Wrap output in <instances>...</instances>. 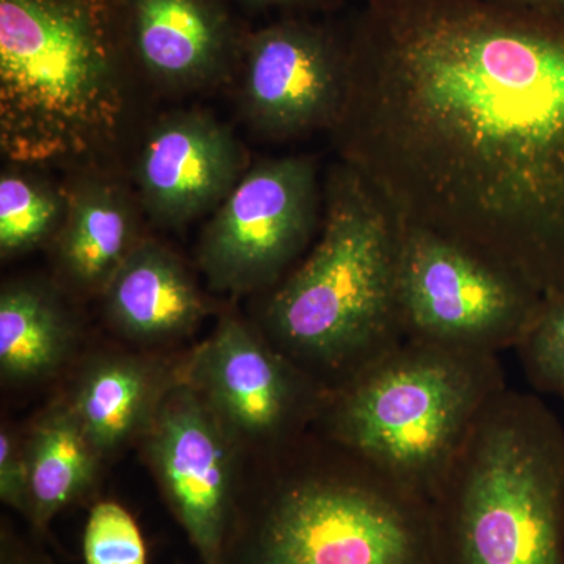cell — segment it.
<instances>
[{
    "label": "cell",
    "instance_id": "1",
    "mask_svg": "<svg viewBox=\"0 0 564 564\" xmlns=\"http://www.w3.org/2000/svg\"><path fill=\"white\" fill-rule=\"evenodd\" d=\"M332 131L397 220L564 296V17L364 0Z\"/></svg>",
    "mask_w": 564,
    "mask_h": 564
},
{
    "label": "cell",
    "instance_id": "2",
    "mask_svg": "<svg viewBox=\"0 0 564 564\" xmlns=\"http://www.w3.org/2000/svg\"><path fill=\"white\" fill-rule=\"evenodd\" d=\"M126 0H0V148L17 165L93 162L132 109Z\"/></svg>",
    "mask_w": 564,
    "mask_h": 564
},
{
    "label": "cell",
    "instance_id": "3",
    "mask_svg": "<svg viewBox=\"0 0 564 564\" xmlns=\"http://www.w3.org/2000/svg\"><path fill=\"white\" fill-rule=\"evenodd\" d=\"M399 220L340 163L326 185L321 239L270 293L263 334L326 389L402 344L397 306Z\"/></svg>",
    "mask_w": 564,
    "mask_h": 564
},
{
    "label": "cell",
    "instance_id": "4",
    "mask_svg": "<svg viewBox=\"0 0 564 564\" xmlns=\"http://www.w3.org/2000/svg\"><path fill=\"white\" fill-rule=\"evenodd\" d=\"M434 564H564V426L530 392L485 408L432 499Z\"/></svg>",
    "mask_w": 564,
    "mask_h": 564
},
{
    "label": "cell",
    "instance_id": "5",
    "mask_svg": "<svg viewBox=\"0 0 564 564\" xmlns=\"http://www.w3.org/2000/svg\"><path fill=\"white\" fill-rule=\"evenodd\" d=\"M507 388L499 355L404 339L328 389L314 425L323 440L430 500Z\"/></svg>",
    "mask_w": 564,
    "mask_h": 564
},
{
    "label": "cell",
    "instance_id": "6",
    "mask_svg": "<svg viewBox=\"0 0 564 564\" xmlns=\"http://www.w3.org/2000/svg\"><path fill=\"white\" fill-rule=\"evenodd\" d=\"M276 477L234 513L225 564H434L430 500L339 445Z\"/></svg>",
    "mask_w": 564,
    "mask_h": 564
},
{
    "label": "cell",
    "instance_id": "7",
    "mask_svg": "<svg viewBox=\"0 0 564 564\" xmlns=\"http://www.w3.org/2000/svg\"><path fill=\"white\" fill-rule=\"evenodd\" d=\"M397 306L404 339L499 355L545 306L524 282L440 234L399 221Z\"/></svg>",
    "mask_w": 564,
    "mask_h": 564
},
{
    "label": "cell",
    "instance_id": "8",
    "mask_svg": "<svg viewBox=\"0 0 564 564\" xmlns=\"http://www.w3.org/2000/svg\"><path fill=\"white\" fill-rule=\"evenodd\" d=\"M318 193L310 158L272 159L243 173L199 242L212 288L243 293L276 285L313 240Z\"/></svg>",
    "mask_w": 564,
    "mask_h": 564
},
{
    "label": "cell",
    "instance_id": "9",
    "mask_svg": "<svg viewBox=\"0 0 564 564\" xmlns=\"http://www.w3.org/2000/svg\"><path fill=\"white\" fill-rule=\"evenodd\" d=\"M192 386L234 440L291 447L314 425L328 389L269 339L225 318L185 364Z\"/></svg>",
    "mask_w": 564,
    "mask_h": 564
},
{
    "label": "cell",
    "instance_id": "10",
    "mask_svg": "<svg viewBox=\"0 0 564 564\" xmlns=\"http://www.w3.org/2000/svg\"><path fill=\"white\" fill-rule=\"evenodd\" d=\"M347 63V35L304 14L248 32L237 69L245 120L276 140L333 129L343 109Z\"/></svg>",
    "mask_w": 564,
    "mask_h": 564
},
{
    "label": "cell",
    "instance_id": "11",
    "mask_svg": "<svg viewBox=\"0 0 564 564\" xmlns=\"http://www.w3.org/2000/svg\"><path fill=\"white\" fill-rule=\"evenodd\" d=\"M144 440L166 502L203 564H225L237 508L232 434L203 397L177 378Z\"/></svg>",
    "mask_w": 564,
    "mask_h": 564
},
{
    "label": "cell",
    "instance_id": "12",
    "mask_svg": "<svg viewBox=\"0 0 564 564\" xmlns=\"http://www.w3.org/2000/svg\"><path fill=\"white\" fill-rule=\"evenodd\" d=\"M242 172L243 152L221 122L202 111L170 115L141 150L140 203L159 225H185L217 210Z\"/></svg>",
    "mask_w": 564,
    "mask_h": 564
},
{
    "label": "cell",
    "instance_id": "13",
    "mask_svg": "<svg viewBox=\"0 0 564 564\" xmlns=\"http://www.w3.org/2000/svg\"><path fill=\"white\" fill-rule=\"evenodd\" d=\"M126 25L139 74L170 91L231 76L248 33L228 0H126Z\"/></svg>",
    "mask_w": 564,
    "mask_h": 564
},
{
    "label": "cell",
    "instance_id": "14",
    "mask_svg": "<svg viewBox=\"0 0 564 564\" xmlns=\"http://www.w3.org/2000/svg\"><path fill=\"white\" fill-rule=\"evenodd\" d=\"M102 293L107 317L135 343H169L192 333L206 315L184 263L152 240L137 243Z\"/></svg>",
    "mask_w": 564,
    "mask_h": 564
},
{
    "label": "cell",
    "instance_id": "15",
    "mask_svg": "<svg viewBox=\"0 0 564 564\" xmlns=\"http://www.w3.org/2000/svg\"><path fill=\"white\" fill-rule=\"evenodd\" d=\"M61 231L54 239L62 272L82 291L102 292L140 242L131 195L99 174L74 182Z\"/></svg>",
    "mask_w": 564,
    "mask_h": 564
},
{
    "label": "cell",
    "instance_id": "16",
    "mask_svg": "<svg viewBox=\"0 0 564 564\" xmlns=\"http://www.w3.org/2000/svg\"><path fill=\"white\" fill-rule=\"evenodd\" d=\"M174 381L148 359L101 356L85 367L68 404L96 451L106 456L144 436Z\"/></svg>",
    "mask_w": 564,
    "mask_h": 564
},
{
    "label": "cell",
    "instance_id": "17",
    "mask_svg": "<svg viewBox=\"0 0 564 564\" xmlns=\"http://www.w3.org/2000/svg\"><path fill=\"white\" fill-rule=\"evenodd\" d=\"M24 456L29 477L25 518L44 532L55 516L90 491L102 456L68 403L58 404L35 423L24 443Z\"/></svg>",
    "mask_w": 564,
    "mask_h": 564
},
{
    "label": "cell",
    "instance_id": "18",
    "mask_svg": "<svg viewBox=\"0 0 564 564\" xmlns=\"http://www.w3.org/2000/svg\"><path fill=\"white\" fill-rule=\"evenodd\" d=\"M73 325L55 293L35 282L0 293V372L9 383H31L57 370L73 344Z\"/></svg>",
    "mask_w": 564,
    "mask_h": 564
},
{
    "label": "cell",
    "instance_id": "19",
    "mask_svg": "<svg viewBox=\"0 0 564 564\" xmlns=\"http://www.w3.org/2000/svg\"><path fill=\"white\" fill-rule=\"evenodd\" d=\"M68 193L50 182L7 170L0 177V254L14 258L35 250L61 231Z\"/></svg>",
    "mask_w": 564,
    "mask_h": 564
},
{
    "label": "cell",
    "instance_id": "20",
    "mask_svg": "<svg viewBox=\"0 0 564 564\" xmlns=\"http://www.w3.org/2000/svg\"><path fill=\"white\" fill-rule=\"evenodd\" d=\"M516 351L533 391L564 402V296L547 303Z\"/></svg>",
    "mask_w": 564,
    "mask_h": 564
},
{
    "label": "cell",
    "instance_id": "21",
    "mask_svg": "<svg viewBox=\"0 0 564 564\" xmlns=\"http://www.w3.org/2000/svg\"><path fill=\"white\" fill-rule=\"evenodd\" d=\"M85 564H147V544L132 514L115 502L91 508L84 530Z\"/></svg>",
    "mask_w": 564,
    "mask_h": 564
},
{
    "label": "cell",
    "instance_id": "22",
    "mask_svg": "<svg viewBox=\"0 0 564 564\" xmlns=\"http://www.w3.org/2000/svg\"><path fill=\"white\" fill-rule=\"evenodd\" d=\"M0 499L7 507L28 516L29 477L24 444L7 426L0 432Z\"/></svg>",
    "mask_w": 564,
    "mask_h": 564
},
{
    "label": "cell",
    "instance_id": "23",
    "mask_svg": "<svg viewBox=\"0 0 564 564\" xmlns=\"http://www.w3.org/2000/svg\"><path fill=\"white\" fill-rule=\"evenodd\" d=\"M243 6L254 10H282L289 14L323 13L336 10L345 0H239Z\"/></svg>",
    "mask_w": 564,
    "mask_h": 564
},
{
    "label": "cell",
    "instance_id": "24",
    "mask_svg": "<svg viewBox=\"0 0 564 564\" xmlns=\"http://www.w3.org/2000/svg\"><path fill=\"white\" fill-rule=\"evenodd\" d=\"M0 564H47L46 558L22 543L11 530L2 529L0 538Z\"/></svg>",
    "mask_w": 564,
    "mask_h": 564
},
{
    "label": "cell",
    "instance_id": "25",
    "mask_svg": "<svg viewBox=\"0 0 564 564\" xmlns=\"http://www.w3.org/2000/svg\"><path fill=\"white\" fill-rule=\"evenodd\" d=\"M494 2L564 17V0H494Z\"/></svg>",
    "mask_w": 564,
    "mask_h": 564
}]
</instances>
